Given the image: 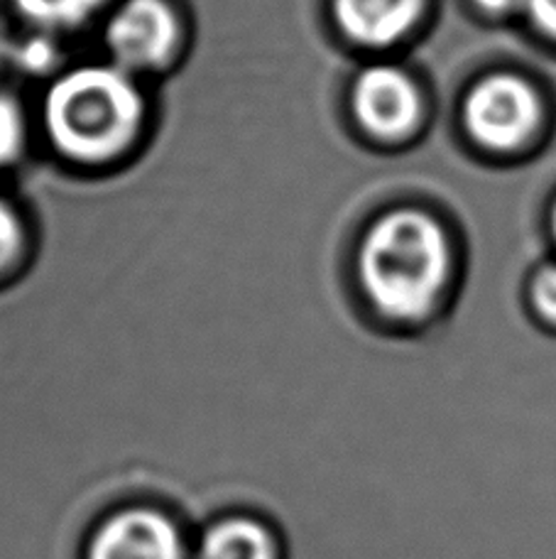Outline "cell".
Listing matches in <instances>:
<instances>
[{
    "label": "cell",
    "instance_id": "obj_3",
    "mask_svg": "<svg viewBox=\"0 0 556 559\" xmlns=\"http://www.w3.org/2000/svg\"><path fill=\"white\" fill-rule=\"evenodd\" d=\"M466 131L475 145L493 153H512L540 131L542 102L518 74H493L471 88L463 104Z\"/></svg>",
    "mask_w": 556,
    "mask_h": 559
},
{
    "label": "cell",
    "instance_id": "obj_7",
    "mask_svg": "<svg viewBox=\"0 0 556 559\" xmlns=\"http://www.w3.org/2000/svg\"><path fill=\"white\" fill-rule=\"evenodd\" d=\"M336 20L346 35L365 47H387L412 33L424 0H336Z\"/></svg>",
    "mask_w": 556,
    "mask_h": 559
},
{
    "label": "cell",
    "instance_id": "obj_14",
    "mask_svg": "<svg viewBox=\"0 0 556 559\" xmlns=\"http://www.w3.org/2000/svg\"><path fill=\"white\" fill-rule=\"evenodd\" d=\"M488 15H512L528 10V0H473Z\"/></svg>",
    "mask_w": 556,
    "mask_h": 559
},
{
    "label": "cell",
    "instance_id": "obj_9",
    "mask_svg": "<svg viewBox=\"0 0 556 559\" xmlns=\"http://www.w3.org/2000/svg\"><path fill=\"white\" fill-rule=\"evenodd\" d=\"M27 17L47 25H74L84 20L101 0H15Z\"/></svg>",
    "mask_w": 556,
    "mask_h": 559
},
{
    "label": "cell",
    "instance_id": "obj_2",
    "mask_svg": "<svg viewBox=\"0 0 556 559\" xmlns=\"http://www.w3.org/2000/svg\"><path fill=\"white\" fill-rule=\"evenodd\" d=\"M141 94L108 67H86L59 79L47 96V128L67 155L104 159L121 150L141 123Z\"/></svg>",
    "mask_w": 556,
    "mask_h": 559
},
{
    "label": "cell",
    "instance_id": "obj_11",
    "mask_svg": "<svg viewBox=\"0 0 556 559\" xmlns=\"http://www.w3.org/2000/svg\"><path fill=\"white\" fill-rule=\"evenodd\" d=\"M23 140V121H20V111L0 96V163L13 157Z\"/></svg>",
    "mask_w": 556,
    "mask_h": 559
},
{
    "label": "cell",
    "instance_id": "obj_12",
    "mask_svg": "<svg viewBox=\"0 0 556 559\" xmlns=\"http://www.w3.org/2000/svg\"><path fill=\"white\" fill-rule=\"evenodd\" d=\"M20 248V224L5 202H0V271L13 261Z\"/></svg>",
    "mask_w": 556,
    "mask_h": 559
},
{
    "label": "cell",
    "instance_id": "obj_10",
    "mask_svg": "<svg viewBox=\"0 0 556 559\" xmlns=\"http://www.w3.org/2000/svg\"><path fill=\"white\" fill-rule=\"evenodd\" d=\"M530 305L534 317H537L544 326H549L556 332V263L542 265L540 271L532 275Z\"/></svg>",
    "mask_w": 556,
    "mask_h": 559
},
{
    "label": "cell",
    "instance_id": "obj_4",
    "mask_svg": "<svg viewBox=\"0 0 556 559\" xmlns=\"http://www.w3.org/2000/svg\"><path fill=\"white\" fill-rule=\"evenodd\" d=\"M84 559H189L182 527L153 506H125L88 535Z\"/></svg>",
    "mask_w": 556,
    "mask_h": 559
},
{
    "label": "cell",
    "instance_id": "obj_15",
    "mask_svg": "<svg viewBox=\"0 0 556 559\" xmlns=\"http://www.w3.org/2000/svg\"><path fill=\"white\" fill-rule=\"evenodd\" d=\"M552 234H554V241H556V204L552 209Z\"/></svg>",
    "mask_w": 556,
    "mask_h": 559
},
{
    "label": "cell",
    "instance_id": "obj_1",
    "mask_svg": "<svg viewBox=\"0 0 556 559\" xmlns=\"http://www.w3.org/2000/svg\"><path fill=\"white\" fill-rule=\"evenodd\" d=\"M454 253L444 226L422 209L377 218L359 253V280L368 302L395 324H422L449 289Z\"/></svg>",
    "mask_w": 556,
    "mask_h": 559
},
{
    "label": "cell",
    "instance_id": "obj_5",
    "mask_svg": "<svg viewBox=\"0 0 556 559\" xmlns=\"http://www.w3.org/2000/svg\"><path fill=\"white\" fill-rule=\"evenodd\" d=\"M353 111L365 131L380 140L410 135L422 118V96L412 76L392 64H375L359 76Z\"/></svg>",
    "mask_w": 556,
    "mask_h": 559
},
{
    "label": "cell",
    "instance_id": "obj_6",
    "mask_svg": "<svg viewBox=\"0 0 556 559\" xmlns=\"http://www.w3.org/2000/svg\"><path fill=\"white\" fill-rule=\"evenodd\" d=\"M106 37L123 64L155 67L170 57L177 23L162 0H128L113 15Z\"/></svg>",
    "mask_w": 556,
    "mask_h": 559
},
{
    "label": "cell",
    "instance_id": "obj_13",
    "mask_svg": "<svg viewBox=\"0 0 556 559\" xmlns=\"http://www.w3.org/2000/svg\"><path fill=\"white\" fill-rule=\"evenodd\" d=\"M524 13L532 17L534 27L556 39V0H528Z\"/></svg>",
    "mask_w": 556,
    "mask_h": 559
},
{
    "label": "cell",
    "instance_id": "obj_8",
    "mask_svg": "<svg viewBox=\"0 0 556 559\" xmlns=\"http://www.w3.org/2000/svg\"><path fill=\"white\" fill-rule=\"evenodd\" d=\"M194 559H280V543L253 515H223L198 535Z\"/></svg>",
    "mask_w": 556,
    "mask_h": 559
}]
</instances>
